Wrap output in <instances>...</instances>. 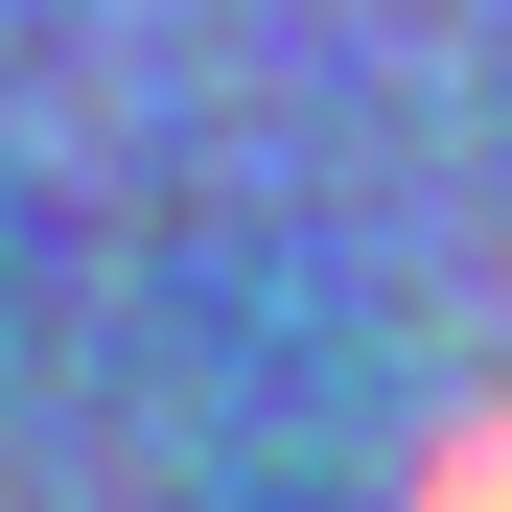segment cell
Returning a JSON list of instances; mask_svg holds the SVG:
<instances>
[{"label": "cell", "instance_id": "cell-1", "mask_svg": "<svg viewBox=\"0 0 512 512\" xmlns=\"http://www.w3.org/2000/svg\"><path fill=\"white\" fill-rule=\"evenodd\" d=\"M419 512H512V396H489V419H443V443H419Z\"/></svg>", "mask_w": 512, "mask_h": 512}]
</instances>
